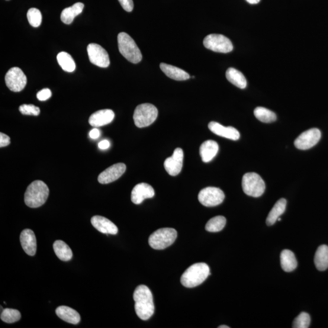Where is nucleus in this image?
<instances>
[{"mask_svg":"<svg viewBox=\"0 0 328 328\" xmlns=\"http://www.w3.org/2000/svg\"><path fill=\"white\" fill-rule=\"evenodd\" d=\"M21 317V314L18 310L9 308L3 310L0 316L3 321L8 323L17 322L20 320Z\"/></svg>","mask_w":328,"mask_h":328,"instance_id":"obj_32","label":"nucleus"},{"mask_svg":"<svg viewBox=\"0 0 328 328\" xmlns=\"http://www.w3.org/2000/svg\"><path fill=\"white\" fill-rule=\"evenodd\" d=\"M49 194V189L44 182L35 181L28 186L25 192V204L31 208L39 207L46 202Z\"/></svg>","mask_w":328,"mask_h":328,"instance_id":"obj_3","label":"nucleus"},{"mask_svg":"<svg viewBox=\"0 0 328 328\" xmlns=\"http://www.w3.org/2000/svg\"><path fill=\"white\" fill-rule=\"evenodd\" d=\"M219 328H229V326L226 325H221L218 327Z\"/></svg>","mask_w":328,"mask_h":328,"instance_id":"obj_42","label":"nucleus"},{"mask_svg":"<svg viewBox=\"0 0 328 328\" xmlns=\"http://www.w3.org/2000/svg\"><path fill=\"white\" fill-rule=\"evenodd\" d=\"M226 76L228 81L232 83L237 87L240 89L246 88L247 86L246 77L239 70L233 67H230L227 70Z\"/></svg>","mask_w":328,"mask_h":328,"instance_id":"obj_28","label":"nucleus"},{"mask_svg":"<svg viewBox=\"0 0 328 328\" xmlns=\"http://www.w3.org/2000/svg\"><path fill=\"white\" fill-rule=\"evenodd\" d=\"M57 62L62 68L66 72L72 73L76 69L75 60L71 55L66 52H61L57 55Z\"/></svg>","mask_w":328,"mask_h":328,"instance_id":"obj_29","label":"nucleus"},{"mask_svg":"<svg viewBox=\"0 0 328 328\" xmlns=\"http://www.w3.org/2000/svg\"><path fill=\"white\" fill-rule=\"evenodd\" d=\"M287 201L284 198L279 199L276 202L274 206L273 207L271 212H269L268 217L266 219V224L268 226H272L277 221L278 218L284 214L286 210Z\"/></svg>","mask_w":328,"mask_h":328,"instance_id":"obj_25","label":"nucleus"},{"mask_svg":"<svg viewBox=\"0 0 328 328\" xmlns=\"http://www.w3.org/2000/svg\"><path fill=\"white\" fill-rule=\"evenodd\" d=\"M51 96H52V92H51V90L48 88H44L37 93V98L40 101H45L49 99Z\"/></svg>","mask_w":328,"mask_h":328,"instance_id":"obj_36","label":"nucleus"},{"mask_svg":"<svg viewBox=\"0 0 328 328\" xmlns=\"http://www.w3.org/2000/svg\"><path fill=\"white\" fill-rule=\"evenodd\" d=\"M208 127L212 133L218 135L219 136L233 140H237L240 139V134L239 131L232 127H226L218 123V122H211L209 123Z\"/></svg>","mask_w":328,"mask_h":328,"instance_id":"obj_16","label":"nucleus"},{"mask_svg":"<svg viewBox=\"0 0 328 328\" xmlns=\"http://www.w3.org/2000/svg\"><path fill=\"white\" fill-rule=\"evenodd\" d=\"M155 193L154 189L147 183L137 184L131 192V201L135 204H140L148 198H152Z\"/></svg>","mask_w":328,"mask_h":328,"instance_id":"obj_15","label":"nucleus"},{"mask_svg":"<svg viewBox=\"0 0 328 328\" xmlns=\"http://www.w3.org/2000/svg\"><path fill=\"white\" fill-rule=\"evenodd\" d=\"M226 219L223 216H217L210 219L205 225V230L209 232H218L224 229Z\"/></svg>","mask_w":328,"mask_h":328,"instance_id":"obj_31","label":"nucleus"},{"mask_svg":"<svg viewBox=\"0 0 328 328\" xmlns=\"http://www.w3.org/2000/svg\"><path fill=\"white\" fill-rule=\"evenodd\" d=\"M211 274L210 268L204 263H195L183 273L181 282L186 288H192L200 285Z\"/></svg>","mask_w":328,"mask_h":328,"instance_id":"obj_2","label":"nucleus"},{"mask_svg":"<svg viewBox=\"0 0 328 328\" xmlns=\"http://www.w3.org/2000/svg\"><path fill=\"white\" fill-rule=\"evenodd\" d=\"M242 188L247 195L254 198L261 197L265 191V181L255 173H247L243 177Z\"/></svg>","mask_w":328,"mask_h":328,"instance_id":"obj_7","label":"nucleus"},{"mask_svg":"<svg viewBox=\"0 0 328 328\" xmlns=\"http://www.w3.org/2000/svg\"><path fill=\"white\" fill-rule=\"evenodd\" d=\"M57 316L66 322L77 324L80 322V316L77 312L66 306H60L58 307L56 310Z\"/></svg>","mask_w":328,"mask_h":328,"instance_id":"obj_22","label":"nucleus"},{"mask_svg":"<svg viewBox=\"0 0 328 328\" xmlns=\"http://www.w3.org/2000/svg\"><path fill=\"white\" fill-rule=\"evenodd\" d=\"M53 249L58 258L62 261L68 262L72 259V250L64 241L62 240L55 241L53 244Z\"/></svg>","mask_w":328,"mask_h":328,"instance_id":"obj_27","label":"nucleus"},{"mask_svg":"<svg viewBox=\"0 0 328 328\" xmlns=\"http://www.w3.org/2000/svg\"><path fill=\"white\" fill-rule=\"evenodd\" d=\"M87 52L90 62L94 65L101 67H107L110 64L107 51L101 45L96 43L88 44Z\"/></svg>","mask_w":328,"mask_h":328,"instance_id":"obj_11","label":"nucleus"},{"mask_svg":"<svg viewBox=\"0 0 328 328\" xmlns=\"http://www.w3.org/2000/svg\"><path fill=\"white\" fill-rule=\"evenodd\" d=\"M19 111L22 114L24 115H33L35 116L39 115L40 109L39 108L36 107L34 105H27L24 104L20 106L19 107Z\"/></svg>","mask_w":328,"mask_h":328,"instance_id":"obj_35","label":"nucleus"},{"mask_svg":"<svg viewBox=\"0 0 328 328\" xmlns=\"http://www.w3.org/2000/svg\"><path fill=\"white\" fill-rule=\"evenodd\" d=\"M321 136L319 130L317 128H312L303 132L295 139V146L299 150L310 149L319 142Z\"/></svg>","mask_w":328,"mask_h":328,"instance_id":"obj_12","label":"nucleus"},{"mask_svg":"<svg viewBox=\"0 0 328 328\" xmlns=\"http://www.w3.org/2000/svg\"><path fill=\"white\" fill-rule=\"evenodd\" d=\"M314 264L318 271H324L328 268V246L318 247L314 256Z\"/></svg>","mask_w":328,"mask_h":328,"instance_id":"obj_26","label":"nucleus"},{"mask_svg":"<svg viewBox=\"0 0 328 328\" xmlns=\"http://www.w3.org/2000/svg\"><path fill=\"white\" fill-rule=\"evenodd\" d=\"M225 198L224 192L220 189L208 186L201 190L198 195V200L205 207H215L220 205Z\"/></svg>","mask_w":328,"mask_h":328,"instance_id":"obj_9","label":"nucleus"},{"mask_svg":"<svg viewBox=\"0 0 328 328\" xmlns=\"http://www.w3.org/2000/svg\"><path fill=\"white\" fill-rule=\"evenodd\" d=\"M110 147V143L108 140H103L99 143V148L101 150H107Z\"/></svg>","mask_w":328,"mask_h":328,"instance_id":"obj_40","label":"nucleus"},{"mask_svg":"<svg viewBox=\"0 0 328 328\" xmlns=\"http://www.w3.org/2000/svg\"><path fill=\"white\" fill-rule=\"evenodd\" d=\"M91 224L100 232L104 234L116 235L118 228L108 219L101 216H95L91 218Z\"/></svg>","mask_w":328,"mask_h":328,"instance_id":"obj_19","label":"nucleus"},{"mask_svg":"<svg viewBox=\"0 0 328 328\" xmlns=\"http://www.w3.org/2000/svg\"><path fill=\"white\" fill-rule=\"evenodd\" d=\"M11 143V139L8 135L4 133H0V147H5L8 146Z\"/></svg>","mask_w":328,"mask_h":328,"instance_id":"obj_38","label":"nucleus"},{"mask_svg":"<svg viewBox=\"0 0 328 328\" xmlns=\"http://www.w3.org/2000/svg\"><path fill=\"white\" fill-rule=\"evenodd\" d=\"M115 117L111 109H102L93 113L89 119V124L94 127H100L110 124Z\"/></svg>","mask_w":328,"mask_h":328,"instance_id":"obj_17","label":"nucleus"},{"mask_svg":"<svg viewBox=\"0 0 328 328\" xmlns=\"http://www.w3.org/2000/svg\"><path fill=\"white\" fill-rule=\"evenodd\" d=\"M118 42L121 54L129 62L136 64L142 60L143 55L129 35L125 33L119 34Z\"/></svg>","mask_w":328,"mask_h":328,"instance_id":"obj_4","label":"nucleus"},{"mask_svg":"<svg viewBox=\"0 0 328 328\" xmlns=\"http://www.w3.org/2000/svg\"><path fill=\"white\" fill-rule=\"evenodd\" d=\"M247 3H249V4L255 5L257 3H259L260 2V0H246Z\"/></svg>","mask_w":328,"mask_h":328,"instance_id":"obj_41","label":"nucleus"},{"mask_svg":"<svg viewBox=\"0 0 328 328\" xmlns=\"http://www.w3.org/2000/svg\"><path fill=\"white\" fill-rule=\"evenodd\" d=\"M84 8V5L82 3H77L71 7L67 8L61 14V20L66 25L72 24L74 19L77 15L81 14Z\"/></svg>","mask_w":328,"mask_h":328,"instance_id":"obj_23","label":"nucleus"},{"mask_svg":"<svg viewBox=\"0 0 328 328\" xmlns=\"http://www.w3.org/2000/svg\"><path fill=\"white\" fill-rule=\"evenodd\" d=\"M126 171V166L124 163L114 164L104 170L98 176V181L102 184H107L116 181Z\"/></svg>","mask_w":328,"mask_h":328,"instance_id":"obj_14","label":"nucleus"},{"mask_svg":"<svg viewBox=\"0 0 328 328\" xmlns=\"http://www.w3.org/2000/svg\"><path fill=\"white\" fill-rule=\"evenodd\" d=\"M135 311L138 317L143 320H147L154 313V304L152 292L147 286H137L134 292Z\"/></svg>","mask_w":328,"mask_h":328,"instance_id":"obj_1","label":"nucleus"},{"mask_svg":"<svg viewBox=\"0 0 328 328\" xmlns=\"http://www.w3.org/2000/svg\"><path fill=\"white\" fill-rule=\"evenodd\" d=\"M203 44L208 50L214 52L228 53L233 49L231 41L224 35L221 34H210L205 37Z\"/></svg>","mask_w":328,"mask_h":328,"instance_id":"obj_8","label":"nucleus"},{"mask_svg":"<svg viewBox=\"0 0 328 328\" xmlns=\"http://www.w3.org/2000/svg\"><path fill=\"white\" fill-rule=\"evenodd\" d=\"M184 160V152L180 148H177L171 157L164 162V167L170 175L175 176L181 172Z\"/></svg>","mask_w":328,"mask_h":328,"instance_id":"obj_13","label":"nucleus"},{"mask_svg":"<svg viewBox=\"0 0 328 328\" xmlns=\"http://www.w3.org/2000/svg\"><path fill=\"white\" fill-rule=\"evenodd\" d=\"M254 115L260 121L264 123H271L276 120L275 112L264 107H257L254 110Z\"/></svg>","mask_w":328,"mask_h":328,"instance_id":"obj_30","label":"nucleus"},{"mask_svg":"<svg viewBox=\"0 0 328 328\" xmlns=\"http://www.w3.org/2000/svg\"><path fill=\"white\" fill-rule=\"evenodd\" d=\"M158 110L155 106L150 104H140L134 112V124L138 128L149 127L156 120Z\"/></svg>","mask_w":328,"mask_h":328,"instance_id":"obj_6","label":"nucleus"},{"mask_svg":"<svg viewBox=\"0 0 328 328\" xmlns=\"http://www.w3.org/2000/svg\"><path fill=\"white\" fill-rule=\"evenodd\" d=\"M277 221H281V218H278Z\"/></svg>","mask_w":328,"mask_h":328,"instance_id":"obj_43","label":"nucleus"},{"mask_svg":"<svg viewBox=\"0 0 328 328\" xmlns=\"http://www.w3.org/2000/svg\"><path fill=\"white\" fill-rule=\"evenodd\" d=\"M178 233L173 228H161L154 231L149 237V245L153 249L162 250L174 243Z\"/></svg>","mask_w":328,"mask_h":328,"instance_id":"obj_5","label":"nucleus"},{"mask_svg":"<svg viewBox=\"0 0 328 328\" xmlns=\"http://www.w3.org/2000/svg\"><path fill=\"white\" fill-rule=\"evenodd\" d=\"M280 262L283 270L286 272L294 271L297 267V261L294 253L288 249L282 252Z\"/></svg>","mask_w":328,"mask_h":328,"instance_id":"obj_24","label":"nucleus"},{"mask_svg":"<svg viewBox=\"0 0 328 328\" xmlns=\"http://www.w3.org/2000/svg\"><path fill=\"white\" fill-rule=\"evenodd\" d=\"M27 17L30 24L34 28L40 27L42 21V15L40 11L36 8L29 9Z\"/></svg>","mask_w":328,"mask_h":328,"instance_id":"obj_33","label":"nucleus"},{"mask_svg":"<svg viewBox=\"0 0 328 328\" xmlns=\"http://www.w3.org/2000/svg\"><path fill=\"white\" fill-rule=\"evenodd\" d=\"M219 150L218 144L214 140H208L201 144L199 154L202 161L205 163L211 161L217 155Z\"/></svg>","mask_w":328,"mask_h":328,"instance_id":"obj_20","label":"nucleus"},{"mask_svg":"<svg viewBox=\"0 0 328 328\" xmlns=\"http://www.w3.org/2000/svg\"><path fill=\"white\" fill-rule=\"evenodd\" d=\"M311 324V317L310 314L302 312L294 320L292 327L294 328H308Z\"/></svg>","mask_w":328,"mask_h":328,"instance_id":"obj_34","label":"nucleus"},{"mask_svg":"<svg viewBox=\"0 0 328 328\" xmlns=\"http://www.w3.org/2000/svg\"><path fill=\"white\" fill-rule=\"evenodd\" d=\"M100 136H101V131L97 128H94L89 132V137L92 139H98Z\"/></svg>","mask_w":328,"mask_h":328,"instance_id":"obj_39","label":"nucleus"},{"mask_svg":"<svg viewBox=\"0 0 328 328\" xmlns=\"http://www.w3.org/2000/svg\"><path fill=\"white\" fill-rule=\"evenodd\" d=\"M6 86L12 91L20 92L27 84V77L18 67H12L5 76Z\"/></svg>","mask_w":328,"mask_h":328,"instance_id":"obj_10","label":"nucleus"},{"mask_svg":"<svg viewBox=\"0 0 328 328\" xmlns=\"http://www.w3.org/2000/svg\"><path fill=\"white\" fill-rule=\"evenodd\" d=\"M20 243L22 248L28 255L34 256L37 251V240L34 231L31 229H25L20 235Z\"/></svg>","mask_w":328,"mask_h":328,"instance_id":"obj_18","label":"nucleus"},{"mask_svg":"<svg viewBox=\"0 0 328 328\" xmlns=\"http://www.w3.org/2000/svg\"><path fill=\"white\" fill-rule=\"evenodd\" d=\"M160 68L161 69L162 72L165 75L169 77V78L178 81H182V80H185L190 79V75L185 71L179 68L178 67L169 65L164 63L160 64Z\"/></svg>","mask_w":328,"mask_h":328,"instance_id":"obj_21","label":"nucleus"},{"mask_svg":"<svg viewBox=\"0 0 328 328\" xmlns=\"http://www.w3.org/2000/svg\"><path fill=\"white\" fill-rule=\"evenodd\" d=\"M122 7L123 8L125 11L130 12L133 11L134 8V4L133 0H119Z\"/></svg>","mask_w":328,"mask_h":328,"instance_id":"obj_37","label":"nucleus"}]
</instances>
